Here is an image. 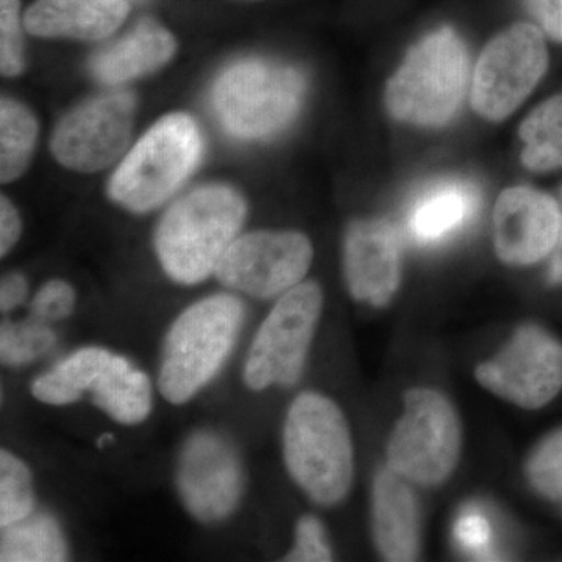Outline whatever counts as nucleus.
Masks as SVG:
<instances>
[{"instance_id": "f257e3e1", "label": "nucleus", "mask_w": 562, "mask_h": 562, "mask_svg": "<svg viewBox=\"0 0 562 562\" xmlns=\"http://www.w3.org/2000/svg\"><path fill=\"white\" fill-rule=\"evenodd\" d=\"M243 195L225 184H205L166 211L155 232L162 271L176 283H202L216 272L246 221Z\"/></svg>"}, {"instance_id": "f03ea898", "label": "nucleus", "mask_w": 562, "mask_h": 562, "mask_svg": "<svg viewBox=\"0 0 562 562\" xmlns=\"http://www.w3.org/2000/svg\"><path fill=\"white\" fill-rule=\"evenodd\" d=\"M246 321V306L232 294L192 303L172 322L162 344L158 390L166 402L184 405L222 371Z\"/></svg>"}, {"instance_id": "7ed1b4c3", "label": "nucleus", "mask_w": 562, "mask_h": 562, "mask_svg": "<svg viewBox=\"0 0 562 562\" xmlns=\"http://www.w3.org/2000/svg\"><path fill=\"white\" fill-rule=\"evenodd\" d=\"M283 460L294 483L313 502L341 503L353 483V443L339 406L317 392H302L283 425Z\"/></svg>"}, {"instance_id": "20e7f679", "label": "nucleus", "mask_w": 562, "mask_h": 562, "mask_svg": "<svg viewBox=\"0 0 562 562\" xmlns=\"http://www.w3.org/2000/svg\"><path fill=\"white\" fill-rule=\"evenodd\" d=\"M31 392L50 406H69L88 397L111 420L127 427L143 424L154 406L149 375L124 355L99 346L66 355L33 380Z\"/></svg>"}, {"instance_id": "39448f33", "label": "nucleus", "mask_w": 562, "mask_h": 562, "mask_svg": "<svg viewBox=\"0 0 562 562\" xmlns=\"http://www.w3.org/2000/svg\"><path fill=\"white\" fill-rule=\"evenodd\" d=\"M202 155V132L190 114L161 117L111 176V201L132 213L158 209L190 179Z\"/></svg>"}, {"instance_id": "423d86ee", "label": "nucleus", "mask_w": 562, "mask_h": 562, "mask_svg": "<svg viewBox=\"0 0 562 562\" xmlns=\"http://www.w3.org/2000/svg\"><path fill=\"white\" fill-rule=\"evenodd\" d=\"M469 81L468 49L442 27L419 41L386 88V106L397 121L442 127L457 116Z\"/></svg>"}, {"instance_id": "0eeeda50", "label": "nucleus", "mask_w": 562, "mask_h": 562, "mask_svg": "<svg viewBox=\"0 0 562 562\" xmlns=\"http://www.w3.org/2000/svg\"><path fill=\"white\" fill-rule=\"evenodd\" d=\"M305 90L301 70L254 58L235 63L217 77L211 106L233 138L265 139L291 124Z\"/></svg>"}, {"instance_id": "6e6552de", "label": "nucleus", "mask_w": 562, "mask_h": 562, "mask_svg": "<svg viewBox=\"0 0 562 562\" xmlns=\"http://www.w3.org/2000/svg\"><path fill=\"white\" fill-rule=\"evenodd\" d=\"M321 288L302 281L280 295L262 321L244 362L246 386L261 392L291 387L301 380L322 313Z\"/></svg>"}, {"instance_id": "1a4fd4ad", "label": "nucleus", "mask_w": 562, "mask_h": 562, "mask_svg": "<svg viewBox=\"0 0 562 562\" xmlns=\"http://www.w3.org/2000/svg\"><path fill=\"white\" fill-rule=\"evenodd\" d=\"M460 449V420L450 402L424 387L409 391L387 446L390 469L409 482L432 486L453 472Z\"/></svg>"}, {"instance_id": "9d476101", "label": "nucleus", "mask_w": 562, "mask_h": 562, "mask_svg": "<svg viewBox=\"0 0 562 562\" xmlns=\"http://www.w3.org/2000/svg\"><path fill=\"white\" fill-rule=\"evenodd\" d=\"M549 68L543 32L530 22L506 29L487 44L475 66L472 106L498 122L512 116Z\"/></svg>"}, {"instance_id": "9b49d317", "label": "nucleus", "mask_w": 562, "mask_h": 562, "mask_svg": "<svg viewBox=\"0 0 562 562\" xmlns=\"http://www.w3.org/2000/svg\"><path fill=\"white\" fill-rule=\"evenodd\" d=\"M313 261V246L297 232H251L225 251L214 276L228 290L269 301L297 286Z\"/></svg>"}, {"instance_id": "f8f14e48", "label": "nucleus", "mask_w": 562, "mask_h": 562, "mask_svg": "<svg viewBox=\"0 0 562 562\" xmlns=\"http://www.w3.org/2000/svg\"><path fill=\"white\" fill-rule=\"evenodd\" d=\"M135 98L113 91L66 114L50 139L55 160L77 172H98L120 160L131 143Z\"/></svg>"}, {"instance_id": "ddd939ff", "label": "nucleus", "mask_w": 562, "mask_h": 562, "mask_svg": "<svg viewBox=\"0 0 562 562\" xmlns=\"http://www.w3.org/2000/svg\"><path fill=\"white\" fill-rule=\"evenodd\" d=\"M241 457L225 436L211 430L192 432L181 447L177 490L184 508L201 524L228 519L244 494Z\"/></svg>"}, {"instance_id": "4468645a", "label": "nucleus", "mask_w": 562, "mask_h": 562, "mask_svg": "<svg viewBox=\"0 0 562 562\" xmlns=\"http://www.w3.org/2000/svg\"><path fill=\"white\" fill-rule=\"evenodd\" d=\"M476 379L505 401L541 408L562 387V344L542 328L527 325L494 360L479 366Z\"/></svg>"}, {"instance_id": "2eb2a0df", "label": "nucleus", "mask_w": 562, "mask_h": 562, "mask_svg": "<svg viewBox=\"0 0 562 562\" xmlns=\"http://www.w3.org/2000/svg\"><path fill=\"white\" fill-rule=\"evenodd\" d=\"M562 227L560 205L528 187L503 191L494 211V246L509 265L528 266L553 254Z\"/></svg>"}, {"instance_id": "dca6fc26", "label": "nucleus", "mask_w": 562, "mask_h": 562, "mask_svg": "<svg viewBox=\"0 0 562 562\" xmlns=\"http://www.w3.org/2000/svg\"><path fill=\"white\" fill-rule=\"evenodd\" d=\"M401 239L387 222L351 224L344 246V272L357 301L387 305L401 283Z\"/></svg>"}, {"instance_id": "f3484780", "label": "nucleus", "mask_w": 562, "mask_h": 562, "mask_svg": "<svg viewBox=\"0 0 562 562\" xmlns=\"http://www.w3.org/2000/svg\"><path fill=\"white\" fill-rule=\"evenodd\" d=\"M127 0H36L24 14L25 31L41 38L99 41L127 20Z\"/></svg>"}, {"instance_id": "a211bd4d", "label": "nucleus", "mask_w": 562, "mask_h": 562, "mask_svg": "<svg viewBox=\"0 0 562 562\" xmlns=\"http://www.w3.org/2000/svg\"><path fill=\"white\" fill-rule=\"evenodd\" d=\"M373 536L387 561L419 554V509L405 479L387 469L376 475L372 495Z\"/></svg>"}, {"instance_id": "6ab92c4d", "label": "nucleus", "mask_w": 562, "mask_h": 562, "mask_svg": "<svg viewBox=\"0 0 562 562\" xmlns=\"http://www.w3.org/2000/svg\"><path fill=\"white\" fill-rule=\"evenodd\" d=\"M177 50V41L157 21L140 20L127 35L91 58V76L99 83L121 85L162 68Z\"/></svg>"}, {"instance_id": "aec40b11", "label": "nucleus", "mask_w": 562, "mask_h": 562, "mask_svg": "<svg viewBox=\"0 0 562 562\" xmlns=\"http://www.w3.org/2000/svg\"><path fill=\"white\" fill-rule=\"evenodd\" d=\"M479 205L480 192L469 181H438L414 199L406 214V231L422 246L446 241L471 222Z\"/></svg>"}, {"instance_id": "412c9836", "label": "nucleus", "mask_w": 562, "mask_h": 562, "mask_svg": "<svg viewBox=\"0 0 562 562\" xmlns=\"http://www.w3.org/2000/svg\"><path fill=\"white\" fill-rule=\"evenodd\" d=\"M68 558L65 532L49 514L33 513L21 522L2 528V562H61Z\"/></svg>"}, {"instance_id": "4be33fe9", "label": "nucleus", "mask_w": 562, "mask_h": 562, "mask_svg": "<svg viewBox=\"0 0 562 562\" xmlns=\"http://www.w3.org/2000/svg\"><path fill=\"white\" fill-rule=\"evenodd\" d=\"M522 162L535 172L562 168V94L532 111L520 127Z\"/></svg>"}, {"instance_id": "5701e85b", "label": "nucleus", "mask_w": 562, "mask_h": 562, "mask_svg": "<svg viewBox=\"0 0 562 562\" xmlns=\"http://www.w3.org/2000/svg\"><path fill=\"white\" fill-rule=\"evenodd\" d=\"M38 139V122L27 106L13 99L0 103V180L2 183L20 179Z\"/></svg>"}, {"instance_id": "b1692460", "label": "nucleus", "mask_w": 562, "mask_h": 562, "mask_svg": "<svg viewBox=\"0 0 562 562\" xmlns=\"http://www.w3.org/2000/svg\"><path fill=\"white\" fill-rule=\"evenodd\" d=\"M35 509L31 468L10 450L0 452V528L11 527Z\"/></svg>"}, {"instance_id": "393cba45", "label": "nucleus", "mask_w": 562, "mask_h": 562, "mask_svg": "<svg viewBox=\"0 0 562 562\" xmlns=\"http://www.w3.org/2000/svg\"><path fill=\"white\" fill-rule=\"evenodd\" d=\"M57 336L46 322L5 321L0 328V360L9 368H22L40 360L55 346Z\"/></svg>"}, {"instance_id": "a878e982", "label": "nucleus", "mask_w": 562, "mask_h": 562, "mask_svg": "<svg viewBox=\"0 0 562 562\" xmlns=\"http://www.w3.org/2000/svg\"><path fill=\"white\" fill-rule=\"evenodd\" d=\"M527 472L536 491L550 501L562 502V430L550 435L535 450Z\"/></svg>"}, {"instance_id": "bb28decb", "label": "nucleus", "mask_w": 562, "mask_h": 562, "mask_svg": "<svg viewBox=\"0 0 562 562\" xmlns=\"http://www.w3.org/2000/svg\"><path fill=\"white\" fill-rule=\"evenodd\" d=\"M20 0H0V70L2 76L16 77L24 70Z\"/></svg>"}, {"instance_id": "cd10ccee", "label": "nucleus", "mask_w": 562, "mask_h": 562, "mask_svg": "<svg viewBox=\"0 0 562 562\" xmlns=\"http://www.w3.org/2000/svg\"><path fill=\"white\" fill-rule=\"evenodd\" d=\"M77 294L68 281L55 279L47 281L36 292L32 301V314L41 322H61L68 319L76 310Z\"/></svg>"}, {"instance_id": "c85d7f7f", "label": "nucleus", "mask_w": 562, "mask_h": 562, "mask_svg": "<svg viewBox=\"0 0 562 562\" xmlns=\"http://www.w3.org/2000/svg\"><path fill=\"white\" fill-rule=\"evenodd\" d=\"M286 561L327 562L333 560L330 543L324 527L314 516H303L295 528L294 547Z\"/></svg>"}, {"instance_id": "c756f323", "label": "nucleus", "mask_w": 562, "mask_h": 562, "mask_svg": "<svg viewBox=\"0 0 562 562\" xmlns=\"http://www.w3.org/2000/svg\"><path fill=\"white\" fill-rule=\"evenodd\" d=\"M454 536L462 549L480 558L492 554V528L490 520L476 508L465 509L454 525Z\"/></svg>"}, {"instance_id": "7c9ffc66", "label": "nucleus", "mask_w": 562, "mask_h": 562, "mask_svg": "<svg viewBox=\"0 0 562 562\" xmlns=\"http://www.w3.org/2000/svg\"><path fill=\"white\" fill-rule=\"evenodd\" d=\"M528 13L550 38L562 43V0H524Z\"/></svg>"}, {"instance_id": "2f4dec72", "label": "nucleus", "mask_w": 562, "mask_h": 562, "mask_svg": "<svg viewBox=\"0 0 562 562\" xmlns=\"http://www.w3.org/2000/svg\"><path fill=\"white\" fill-rule=\"evenodd\" d=\"M22 231L21 217L13 203L5 195L0 199V255L7 257L20 241Z\"/></svg>"}, {"instance_id": "473e14b6", "label": "nucleus", "mask_w": 562, "mask_h": 562, "mask_svg": "<svg viewBox=\"0 0 562 562\" xmlns=\"http://www.w3.org/2000/svg\"><path fill=\"white\" fill-rule=\"evenodd\" d=\"M29 295V281L20 272L7 273L0 283V310L11 313L25 302Z\"/></svg>"}, {"instance_id": "72a5a7b5", "label": "nucleus", "mask_w": 562, "mask_h": 562, "mask_svg": "<svg viewBox=\"0 0 562 562\" xmlns=\"http://www.w3.org/2000/svg\"><path fill=\"white\" fill-rule=\"evenodd\" d=\"M549 279L554 284L562 283V227L560 239H558L557 247H554L552 261H550Z\"/></svg>"}, {"instance_id": "f704fd0d", "label": "nucleus", "mask_w": 562, "mask_h": 562, "mask_svg": "<svg viewBox=\"0 0 562 562\" xmlns=\"http://www.w3.org/2000/svg\"><path fill=\"white\" fill-rule=\"evenodd\" d=\"M114 442V436L111 432H103L101 438L98 439L99 449H105V447L111 446Z\"/></svg>"}, {"instance_id": "c9c22d12", "label": "nucleus", "mask_w": 562, "mask_h": 562, "mask_svg": "<svg viewBox=\"0 0 562 562\" xmlns=\"http://www.w3.org/2000/svg\"><path fill=\"white\" fill-rule=\"evenodd\" d=\"M127 2H128V0H127Z\"/></svg>"}]
</instances>
